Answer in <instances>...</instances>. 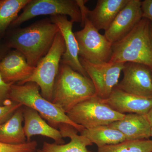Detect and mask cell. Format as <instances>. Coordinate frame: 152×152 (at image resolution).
Returning <instances> with one entry per match:
<instances>
[{"instance_id":"52a82bcc","label":"cell","mask_w":152,"mask_h":152,"mask_svg":"<svg viewBox=\"0 0 152 152\" xmlns=\"http://www.w3.org/2000/svg\"><path fill=\"white\" fill-rule=\"evenodd\" d=\"M82 21L83 28L74 33L78 45L79 56L93 64L108 62L113 43L100 34L86 15L82 17Z\"/></svg>"},{"instance_id":"e0dca14e","label":"cell","mask_w":152,"mask_h":152,"mask_svg":"<svg viewBox=\"0 0 152 152\" xmlns=\"http://www.w3.org/2000/svg\"><path fill=\"white\" fill-rule=\"evenodd\" d=\"M107 126L122 133L126 140L148 139L151 137V126L145 115L125 114L122 119Z\"/></svg>"},{"instance_id":"9c48e42d","label":"cell","mask_w":152,"mask_h":152,"mask_svg":"<svg viewBox=\"0 0 152 152\" xmlns=\"http://www.w3.org/2000/svg\"><path fill=\"white\" fill-rule=\"evenodd\" d=\"M80 61L88 77L92 81L96 95L102 99L110 96L115 87L118 84L124 64H93L80 58Z\"/></svg>"},{"instance_id":"4fadbf2b","label":"cell","mask_w":152,"mask_h":152,"mask_svg":"<svg viewBox=\"0 0 152 152\" xmlns=\"http://www.w3.org/2000/svg\"><path fill=\"white\" fill-rule=\"evenodd\" d=\"M117 113L146 115L152 108V98L132 94L115 87L110 96L102 99Z\"/></svg>"},{"instance_id":"4dcf8cb0","label":"cell","mask_w":152,"mask_h":152,"mask_svg":"<svg viewBox=\"0 0 152 152\" xmlns=\"http://www.w3.org/2000/svg\"><path fill=\"white\" fill-rule=\"evenodd\" d=\"M151 137H152V127L151 128Z\"/></svg>"},{"instance_id":"f1b7e54d","label":"cell","mask_w":152,"mask_h":152,"mask_svg":"<svg viewBox=\"0 0 152 152\" xmlns=\"http://www.w3.org/2000/svg\"><path fill=\"white\" fill-rule=\"evenodd\" d=\"M149 34L150 40H151V44L152 47V23L150 22L149 26Z\"/></svg>"},{"instance_id":"7c38bea8","label":"cell","mask_w":152,"mask_h":152,"mask_svg":"<svg viewBox=\"0 0 152 152\" xmlns=\"http://www.w3.org/2000/svg\"><path fill=\"white\" fill-rule=\"evenodd\" d=\"M50 20L59 28L64 41L65 51L61 63L69 66L85 77H88L80 61L78 45L72 31L73 22L68 20L66 16L63 15L52 16Z\"/></svg>"},{"instance_id":"8fae6325","label":"cell","mask_w":152,"mask_h":152,"mask_svg":"<svg viewBox=\"0 0 152 152\" xmlns=\"http://www.w3.org/2000/svg\"><path fill=\"white\" fill-rule=\"evenodd\" d=\"M142 1L129 0L117 15L104 35L112 43L116 42L130 32L142 18Z\"/></svg>"},{"instance_id":"3957f363","label":"cell","mask_w":152,"mask_h":152,"mask_svg":"<svg viewBox=\"0 0 152 152\" xmlns=\"http://www.w3.org/2000/svg\"><path fill=\"white\" fill-rule=\"evenodd\" d=\"M150 21L142 18L132 30L112 46L109 62L138 63L147 66L152 72V47L150 40Z\"/></svg>"},{"instance_id":"d4e9b609","label":"cell","mask_w":152,"mask_h":152,"mask_svg":"<svg viewBox=\"0 0 152 152\" xmlns=\"http://www.w3.org/2000/svg\"><path fill=\"white\" fill-rule=\"evenodd\" d=\"M13 84L5 81L0 74V106L4 105L8 101L9 94Z\"/></svg>"},{"instance_id":"ffe728a7","label":"cell","mask_w":152,"mask_h":152,"mask_svg":"<svg viewBox=\"0 0 152 152\" xmlns=\"http://www.w3.org/2000/svg\"><path fill=\"white\" fill-rule=\"evenodd\" d=\"M80 134L84 136L98 148L115 145L126 140L125 136L118 130L108 126H102L90 129H84Z\"/></svg>"},{"instance_id":"8992f818","label":"cell","mask_w":152,"mask_h":152,"mask_svg":"<svg viewBox=\"0 0 152 152\" xmlns=\"http://www.w3.org/2000/svg\"><path fill=\"white\" fill-rule=\"evenodd\" d=\"M66 114L71 121L85 129L107 126L125 115L114 111L96 96L78 104Z\"/></svg>"},{"instance_id":"2e32d148","label":"cell","mask_w":152,"mask_h":152,"mask_svg":"<svg viewBox=\"0 0 152 152\" xmlns=\"http://www.w3.org/2000/svg\"><path fill=\"white\" fill-rule=\"evenodd\" d=\"M25 107L23 108V130L27 142H31L33 136L41 135L53 139L55 143L64 144L62 136L59 130L48 124L35 110Z\"/></svg>"},{"instance_id":"484cf974","label":"cell","mask_w":152,"mask_h":152,"mask_svg":"<svg viewBox=\"0 0 152 152\" xmlns=\"http://www.w3.org/2000/svg\"><path fill=\"white\" fill-rule=\"evenodd\" d=\"M141 9L142 18L152 23V0H145L142 1Z\"/></svg>"},{"instance_id":"6da1fadb","label":"cell","mask_w":152,"mask_h":152,"mask_svg":"<svg viewBox=\"0 0 152 152\" xmlns=\"http://www.w3.org/2000/svg\"><path fill=\"white\" fill-rule=\"evenodd\" d=\"M59 31L56 25L46 19L12 31L4 41L9 48L21 53L28 64L35 67L48 52Z\"/></svg>"},{"instance_id":"7a4b0ae2","label":"cell","mask_w":152,"mask_h":152,"mask_svg":"<svg viewBox=\"0 0 152 152\" xmlns=\"http://www.w3.org/2000/svg\"><path fill=\"white\" fill-rule=\"evenodd\" d=\"M96 95L91 79L61 63L53 88L52 102L65 113L83 101Z\"/></svg>"},{"instance_id":"ba28073f","label":"cell","mask_w":152,"mask_h":152,"mask_svg":"<svg viewBox=\"0 0 152 152\" xmlns=\"http://www.w3.org/2000/svg\"><path fill=\"white\" fill-rule=\"evenodd\" d=\"M10 27L19 26L25 22L41 15H68L73 23H80L82 16L77 0H31Z\"/></svg>"},{"instance_id":"30bf717a","label":"cell","mask_w":152,"mask_h":152,"mask_svg":"<svg viewBox=\"0 0 152 152\" xmlns=\"http://www.w3.org/2000/svg\"><path fill=\"white\" fill-rule=\"evenodd\" d=\"M124 77L117 87L126 92L152 98V72L147 66L138 63L124 64Z\"/></svg>"},{"instance_id":"44dd1931","label":"cell","mask_w":152,"mask_h":152,"mask_svg":"<svg viewBox=\"0 0 152 152\" xmlns=\"http://www.w3.org/2000/svg\"><path fill=\"white\" fill-rule=\"evenodd\" d=\"M31 0H0V38Z\"/></svg>"},{"instance_id":"cb8c5ba5","label":"cell","mask_w":152,"mask_h":152,"mask_svg":"<svg viewBox=\"0 0 152 152\" xmlns=\"http://www.w3.org/2000/svg\"><path fill=\"white\" fill-rule=\"evenodd\" d=\"M22 107L20 104L9 99L4 105L0 106V124L8 120L18 109Z\"/></svg>"},{"instance_id":"83f0119b","label":"cell","mask_w":152,"mask_h":152,"mask_svg":"<svg viewBox=\"0 0 152 152\" xmlns=\"http://www.w3.org/2000/svg\"><path fill=\"white\" fill-rule=\"evenodd\" d=\"M145 115L151 126L152 127V108L150 110V111Z\"/></svg>"},{"instance_id":"7402d4cb","label":"cell","mask_w":152,"mask_h":152,"mask_svg":"<svg viewBox=\"0 0 152 152\" xmlns=\"http://www.w3.org/2000/svg\"><path fill=\"white\" fill-rule=\"evenodd\" d=\"M97 152H152V140H126L98 148Z\"/></svg>"},{"instance_id":"d6986e66","label":"cell","mask_w":152,"mask_h":152,"mask_svg":"<svg viewBox=\"0 0 152 152\" xmlns=\"http://www.w3.org/2000/svg\"><path fill=\"white\" fill-rule=\"evenodd\" d=\"M23 107L18 109L12 116L0 124V142L11 145H19L27 142L24 132Z\"/></svg>"},{"instance_id":"f546056e","label":"cell","mask_w":152,"mask_h":152,"mask_svg":"<svg viewBox=\"0 0 152 152\" xmlns=\"http://www.w3.org/2000/svg\"><path fill=\"white\" fill-rule=\"evenodd\" d=\"M36 152H44L43 151H42V150H37V151H36Z\"/></svg>"},{"instance_id":"5b68a950","label":"cell","mask_w":152,"mask_h":152,"mask_svg":"<svg viewBox=\"0 0 152 152\" xmlns=\"http://www.w3.org/2000/svg\"><path fill=\"white\" fill-rule=\"evenodd\" d=\"M65 51L64 41L59 31L48 52L38 63L31 75L18 84L28 82L35 83L39 87L42 96L52 102L53 88Z\"/></svg>"},{"instance_id":"4316f807","label":"cell","mask_w":152,"mask_h":152,"mask_svg":"<svg viewBox=\"0 0 152 152\" xmlns=\"http://www.w3.org/2000/svg\"><path fill=\"white\" fill-rule=\"evenodd\" d=\"M10 50L11 49L6 45L4 41L0 39V61Z\"/></svg>"},{"instance_id":"603a6c76","label":"cell","mask_w":152,"mask_h":152,"mask_svg":"<svg viewBox=\"0 0 152 152\" xmlns=\"http://www.w3.org/2000/svg\"><path fill=\"white\" fill-rule=\"evenodd\" d=\"M37 143L35 141L19 145H11L0 142V152H36Z\"/></svg>"},{"instance_id":"277c9868","label":"cell","mask_w":152,"mask_h":152,"mask_svg":"<svg viewBox=\"0 0 152 152\" xmlns=\"http://www.w3.org/2000/svg\"><path fill=\"white\" fill-rule=\"evenodd\" d=\"M40 90L38 85L32 82L14 84L11 87L9 99L34 110L56 129L60 124H66L72 126L79 132L84 129L71 121L60 107L43 97Z\"/></svg>"},{"instance_id":"9a60e30c","label":"cell","mask_w":152,"mask_h":152,"mask_svg":"<svg viewBox=\"0 0 152 152\" xmlns=\"http://www.w3.org/2000/svg\"><path fill=\"white\" fill-rule=\"evenodd\" d=\"M129 0H98L96 7L90 11L85 6L87 18L98 31H107Z\"/></svg>"},{"instance_id":"5bb4252c","label":"cell","mask_w":152,"mask_h":152,"mask_svg":"<svg viewBox=\"0 0 152 152\" xmlns=\"http://www.w3.org/2000/svg\"><path fill=\"white\" fill-rule=\"evenodd\" d=\"M35 68L18 51L11 49L0 61V74L9 83L20 84L31 75Z\"/></svg>"},{"instance_id":"ac0fdd59","label":"cell","mask_w":152,"mask_h":152,"mask_svg":"<svg viewBox=\"0 0 152 152\" xmlns=\"http://www.w3.org/2000/svg\"><path fill=\"white\" fill-rule=\"evenodd\" d=\"M63 138L70 139L69 142L63 145L44 142L42 151L44 152H91L87 147L93 144L86 138L79 135L72 126L66 124H60L58 127Z\"/></svg>"}]
</instances>
